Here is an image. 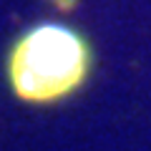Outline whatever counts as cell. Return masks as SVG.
I'll return each instance as SVG.
<instances>
[{
  "label": "cell",
  "instance_id": "cell-1",
  "mask_svg": "<svg viewBox=\"0 0 151 151\" xmlns=\"http://www.w3.org/2000/svg\"><path fill=\"white\" fill-rule=\"evenodd\" d=\"M96 50L83 30L58 20L25 25L3 55V78L23 106H60L91 83Z\"/></svg>",
  "mask_w": 151,
  "mask_h": 151
}]
</instances>
